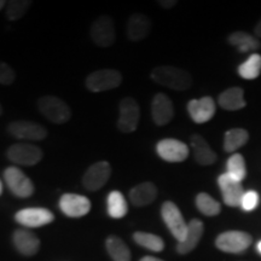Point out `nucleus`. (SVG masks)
<instances>
[{"label": "nucleus", "mask_w": 261, "mask_h": 261, "mask_svg": "<svg viewBox=\"0 0 261 261\" xmlns=\"http://www.w3.org/2000/svg\"><path fill=\"white\" fill-rule=\"evenodd\" d=\"M121 84L122 75L115 69H99L86 77V87L94 93L114 90Z\"/></svg>", "instance_id": "4"}, {"label": "nucleus", "mask_w": 261, "mask_h": 261, "mask_svg": "<svg viewBox=\"0 0 261 261\" xmlns=\"http://www.w3.org/2000/svg\"><path fill=\"white\" fill-rule=\"evenodd\" d=\"M196 207L202 214L207 215V217H215L221 212L219 202L205 192H201L196 196Z\"/></svg>", "instance_id": "30"}, {"label": "nucleus", "mask_w": 261, "mask_h": 261, "mask_svg": "<svg viewBox=\"0 0 261 261\" xmlns=\"http://www.w3.org/2000/svg\"><path fill=\"white\" fill-rule=\"evenodd\" d=\"M156 152L163 161L182 162L188 159L189 148L185 143L180 142V140L166 138L158 143Z\"/></svg>", "instance_id": "13"}, {"label": "nucleus", "mask_w": 261, "mask_h": 261, "mask_svg": "<svg viewBox=\"0 0 261 261\" xmlns=\"http://www.w3.org/2000/svg\"><path fill=\"white\" fill-rule=\"evenodd\" d=\"M152 120L158 126H165L171 121L174 115L173 103L165 93H158L151 103Z\"/></svg>", "instance_id": "18"}, {"label": "nucleus", "mask_w": 261, "mask_h": 261, "mask_svg": "<svg viewBox=\"0 0 261 261\" xmlns=\"http://www.w3.org/2000/svg\"><path fill=\"white\" fill-rule=\"evenodd\" d=\"M228 42L242 54L250 51H256L261 47L260 41L255 37L244 32H234L228 37Z\"/></svg>", "instance_id": "24"}, {"label": "nucleus", "mask_w": 261, "mask_h": 261, "mask_svg": "<svg viewBox=\"0 0 261 261\" xmlns=\"http://www.w3.org/2000/svg\"><path fill=\"white\" fill-rule=\"evenodd\" d=\"M161 215L173 237L178 242H181L188 232V224L185 223L184 217H182L178 205L171 201H166L161 207Z\"/></svg>", "instance_id": "5"}, {"label": "nucleus", "mask_w": 261, "mask_h": 261, "mask_svg": "<svg viewBox=\"0 0 261 261\" xmlns=\"http://www.w3.org/2000/svg\"><path fill=\"white\" fill-rule=\"evenodd\" d=\"M6 5V3L4 2V0H0V10H2L4 6Z\"/></svg>", "instance_id": "39"}, {"label": "nucleus", "mask_w": 261, "mask_h": 261, "mask_svg": "<svg viewBox=\"0 0 261 261\" xmlns=\"http://www.w3.org/2000/svg\"><path fill=\"white\" fill-rule=\"evenodd\" d=\"M253 238L244 231H226L215 240V247L224 253L240 254L247 250L252 244Z\"/></svg>", "instance_id": "3"}, {"label": "nucleus", "mask_w": 261, "mask_h": 261, "mask_svg": "<svg viewBox=\"0 0 261 261\" xmlns=\"http://www.w3.org/2000/svg\"><path fill=\"white\" fill-rule=\"evenodd\" d=\"M32 2L29 0H11L6 3V17L10 21L21 19L31 8Z\"/></svg>", "instance_id": "32"}, {"label": "nucleus", "mask_w": 261, "mask_h": 261, "mask_svg": "<svg viewBox=\"0 0 261 261\" xmlns=\"http://www.w3.org/2000/svg\"><path fill=\"white\" fill-rule=\"evenodd\" d=\"M133 240L138 246L145 248V249L151 250V252L160 253L165 249V242L161 237L156 236L154 233L149 232H142L138 231L133 234Z\"/></svg>", "instance_id": "28"}, {"label": "nucleus", "mask_w": 261, "mask_h": 261, "mask_svg": "<svg viewBox=\"0 0 261 261\" xmlns=\"http://www.w3.org/2000/svg\"><path fill=\"white\" fill-rule=\"evenodd\" d=\"M189 115L196 123L208 122L215 114V102L212 97L191 99L188 104Z\"/></svg>", "instance_id": "17"}, {"label": "nucleus", "mask_w": 261, "mask_h": 261, "mask_svg": "<svg viewBox=\"0 0 261 261\" xmlns=\"http://www.w3.org/2000/svg\"><path fill=\"white\" fill-rule=\"evenodd\" d=\"M6 185L15 196L19 198H27L34 194V185L31 179L17 167H8L4 171Z\"/></svg>", "instance_id": "9"}, {"label": "nucleus", "mask_w": 261, "mask_h": 261, "mask_svg": "<svg viewBox=\"0 0 261 261\" xmlns=\"http://www.w3.org/2000/svg\"><path fill=\"white\" fill-rule=\"evenodd\" d=\"M249 139V135L243 128L228 129L224 137V150L227 152H233L241 146H243Z\"/></svg>", "instance_id": "27"}, {"label": "nucleus", "mask_w": 261, "mask_h": 261, "mask_svg": "<svg viewBox=\"0 0 261 261\" xmlns=\"http://www.w3.org/2000/svg\"><path fill=\"white\" fill-rule=\"evenodd\" d=\"M151 31V22L143 14H133L127 22V38L130 41H140L145 39Z\"/></svg>", "instance_id": "21"}, {"label": "nucleus", "mask_w": 261, "mask_h": 261, "mask_svg": "<svg viewBox=\"0 0 261 261\" xmlns=\"http://www.w3.org/2000/svg\"><path fill=\"white\" fill-rule=\"evenodd\" d=\"M2 192H3V184L2 181H0V195H2Z\"/></svg>", "instance_id": "40"}, {"label": "nucleus", "mask_w": 261, "mask_h": 261, "mask_svg": "<svg viewBox=\"0 0 261 261\" xmlns=\"http://www.w3.org/2000/svg\"><path fill=\"white\" fill-rule=\"evenodd\" d=\"M150 76L158 85L171 90L185 91L192 86L191 74L172 65H161L155 68Z\"/></svg>", "instance_id": "1"}, {"label": "nucleus", "mask_w": 261, "mask_h": 261, "mask_svg": "<svg viewBox=\"0 0 261 261\" xmlns=\"http://www.w3.org/2000/svg\"><path fill=\"white\" fill-rule=\"evenodd\" d=\"M91 38L97 46L109 47L115 42L116 32L114 19L108 15L99 16L91 25Z\"/></svg>", "instance_id": "8"}, {"label": "nucleus", "mask_w": 261, "mask_h": 261, "mask_svg": "<svg viewBox=\"0 0 261 261\" xmlns=\"http://www.w3.org/2000/svg\"><path fill=\"white\" fill-rule=\"evenodd\" d=\"M261 74V56L257 54L250 57L238 67V75L246 80H254Z\"/></svg>", "instance_id": "29"}, {"label": "nucleus", "mask_w": 261, "mask_h": 261, "mask_svg": "<svg viewBox=\"0 0 261 261\" xmlns=\"http://www.w3.org/2000/svg\"><path fill=\"white\" fill-rule=\"evenodd\" d=\"M227 174L237 179L238 181H242L247 175V167L244 158L241 154H233L227 160Z\"/></svg>", "instance_id": "31"}, {"label": "nucleus", "mask_w": 261, "mask_h": 261, "mask_svg": "<svg viewBox=\"0 0 261 261\" xmlns=\"http://www.w3.org/2000/svg\"><path fill=\"white\" fill-rule=\"evenodd\" d=\"M129 201L136 207H145L155 201L158 197V188L150 181L140 182L129 190Z\"/></svg>", "instance_id": "20"}, {"label": "nucleus", "mask_w": 261, "mask_h": 261, "mask_svg": "<svg viewBox=\"0 0 261 261\" xmlns=\"http://www.w3.org/2000/svg\"><path fill=\"white\" fill-rule=\"evenodd\" d=\"M159 4L163 9H172L173 6L177 5V2L175 0H161V2H159Z\"/></svg>", "instance_id": "35"}, {"label": "nucleus", "mask_w": 261, "mask_h": 261, "mask_svg": "<svg viewBox=\"0 0 261 261\" xmlns=\"http://www.w3.org/2000/svg\"><path fill=\"white\" fill-rule=\"evenodd\" d=\"M218 184L223 194L224 203L228 207H241V201L244 195L242 181H238L230 174L224 173L218 178Z\"/></svg>", "instance_id": "14"}, {"label": "nucleus", "mask_w": 261, "mask_h": 261, "mask_svg": "<svg viewBox=\"0 0 261 261\" xmlns=\"http://www.w3.org/2000/svg\"><path fill=\"white\" fill-rule=\"evenodd\" d=\"M15 220L22 226L34 228L51 224L55 220V215L46 208L31 207L18 211L15 214Z\"/></svg>", "instance_id": "11"}, {"label": "nucleus", "mask_w": 261, "mask_h": 261, "mask_svg": "<svg viewBox=\"0 0 261 261\" xmlns=\"http://www.w3.org/2000/svg\"><path fill=\"white\" fill-rule=\"evenodd\" d=\"M108 215L113 219H121L127 214L128 205L126 198L120 191H112L107 198Z\"/></svg>", "instance_id": "25"}, {"label": "nucleus", "mask_w": 261, "mask_h": 261, "mask_svg": "<svg viewBox=\"0 0 261 261\" xmlns=\"http://www.w3.org/2000/svg\"><path fill=\"white\" fill-rule=\"evenodd\" d=\"M6 156L11 162L21 166H35L42 160V150L29 143H16L6 151Z\"/></svg>", "instance_id": "7"}, {"label": "nucleus", "mask_w": 261, "mask_h": 261, "mask_svg": "<svg viewBox=\"0 0 261 261\" xmlns=\"http://www.w3.org/2000/svg\"><path fill=\"white\" fill-rule=\"evenodd\" d=\"M256 249H257V252H259V253L261 254V241H260V242H257V244H256Z\"/></svg>", "instance_id": "38"}, {"label": "nucleus", "mask_w": 261, "mask_h": 261, "mask_svg": "<svg viewBox=\"0 0 261 261\" xmlns=\"http://www.w3.org/2000/svg\"><path fill=\"white\" fill-rule=\"evenodd\" d=\"M255 34H256L259 38H261V19H260L259 23H257L256 27H255Z\"/></svg>", "instance_id": "37"}, {"label": "nucleus", "mask_w": 261, "mask_h": 261, "mask_svg": "<svg viewBox=\"0 0 261 261\" xmlns=\"http://www.w3.org/2000/svg\"><path fill=\"white\" fill-rule=\"evenodd\" d=\"M16 79L14 69L8 63L0 61V85H11Z\"/></svg>", "instance_id": "34"}, {"label": "nucleus", "mask_w": 261, "mask_h": 261, "mask_svg": "<svg viewBox=\"0 0 261 261\" xmlns=\"http://www.w3.org/2000/svg\"><path fill=\"white\" fill-rule=\"evenodd\" d=\"M3 114V107H2V104H0V115H2Z\"/></svg>", "instance_id": "41"}, {"label": "nucleus", "mask_w": 261, "mask_h": 261, "mask_svg": "<svg viewBox=\"0 0 261 261\" xmlns=\"http://www.w3.org/2000/svg\"><path fill=\"white\" fill-rule=\"evenodd\" d=\"M247 102L244 100V91L240 87H231V89L225 90L219 96V106L225 110H234L243 109Z\"/></svg>", "instance_id": "23"}, {"label": "nucleus", "mask_w": 261, "mask_h": 261, "mask_svg": "<svg viewBox=\"0 0 261 261\" xmlns=\"http://www.w3.org/2000/svg\"><path fill=\"white\" fill-rule=\"evenodd\" d=\"M112 175V166L107 161H98L89 167L83 177L84 187L89 191L102 189Z\"/></svg>", "instance_id": "12"}, {"label": "nucleus", "mask_w": 261, "mask_h": 261, "mask_svg": "<svg viewBox=\"0 0 261 261\" xmlns=\"http://www.w3.org/2000/svg\"><path fill=\"white\" fill-rule=\"evenodd\" d=\"M106 248L113 261H130L129 248L120 237H108L106 241Z\"/></svg>", "instance_id": "26"}, {"label": "nucleus", "mask_w": 261, "mask_h": 261, "mask_svg": "<svg viewBox=\"0 0 261 261\" xmlns=\"http://www.w3.org/2000/svg\"><path fill=\"white\" fill-rule=\"evenodd\" d=\"M12 243L23 256L35 255L40 249V240L37 234L25 228H18L12 233Z\"/></svg>", "instance_id": "16"}, {"label": "nucleus", "mask_w": 261, "mask_h": 261, "mask_svg": "<svg viewBox=\"0 0 261 261\" xmlns=\"http://www.w3.org/2000/svg\"><path fill=\"white\" fill-rule=\"evenodd\" d=\"M9 135L22 140H42L47 137V129L40 123L29 120H17L8 126Z\"/></svg>", "instance_id": "10"}, {"label": "nucleus", "mask_w": 261, "mask_h": 261, "mask_svg": "<svg viewBox=\"0 0 261 261\" xmlns=\"http://www.w3.org/2000/svg\"><path fill=\"white\" fill-rule=\"evenodd\" d=\"M62 213L69 218H81L91 210V202L87 197L76 194H64L60 200Z\"/></svg>", "instance_id": "15"}, {"label": "nucleus", "mask_w": 261, "mask_h": 261, "mask_svg": "<svg viewBox=\"0 0 261 261\" xmlns=\"http://www.w3.org/2000/svg\"><path fill=\"white\" fill-rule=\"evenodd\" d=\"M139 261H165V260H161V259H159V257H155V256H144V257H142Z\"/></svg>", "instance_id": "36"}, {"label": "nucleus", "mask_w": 261, "mask_h": 261, "mask_svg": "<svg viewBox=\"0 0 261 261\" xmlns=\"http://www.w3.org/2000/svg\"><path fill=\"white\" fill-rule=\"evenodd\" d=\"M191 148L196 162L201 166H210L217 161V154L211 148L203 137L194 135L191 137Z\"/></svg>", "instance_id": "22"}, {"label": "nucleus", "mask_w": 261, "mask_h": 261, "mask_svg": "<svg viewBox=\"0 0 261 261\" xmlns=\"http://www.w3.org/2000/svg\"><path fill=\"white\" fill-rule=\"evenodd\" d=\"M259 204V195L256 191H247L244 192L242 201H241V208L246 212H252L255 210Z\"/></svg>", "instance_id": "33"}, {"label": "nucleus", "mask_w": 261, "mask_h": 261, "mask_svg": "<svg viewBox=\"0 0 261 261\" xmlns=\"http://www.w3.org/2000/svg\"><path fill=\"white\" fill-rule=\"evenodd\" d=\"M38 109L48 121L57 123V125L69 121L71 116L69 106L61 98L55 96L41 97L38 100Z\"/></svg>", "instance_id": "2"}, {"label": "nucleus", "mask_w": 261, "mask_h": 261, "mask_svg": "<svg viewBox=\"0 0 261 261\" xmlns=\"http://www.w3.org/2000/svg\"><path fill=\"white\" fill-rule=\"evenodd\" d=\"M203 223L198 219H192L188 224V232L185 234V238L177 244V252L181 255H185V254H189L192 250H195V248L197 247L202 236H203Z\"/></svg>", "instance_id": "19"}, {"label": "nucleus", "mask_w": 261, "mask_h": 261, "mask_svg": "<svg viewBox=\"0 0 261 261\" xmlns=\"http://www.w3.org/2000/svg\"><path fill=\"white\" fill-rule=\"evenodd\" d=\"M140 119V109L136 99L126 97L119 104L117 128L122 133H133L137 129Z\"/></svg>", "instance_id": "6"}]
</instances>
